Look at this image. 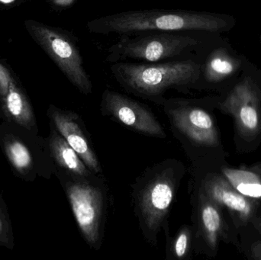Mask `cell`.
<instances>
[{
	"label": "cell",
	"mask_w": 261,
	"mask_h": 260,
	"mask_svg": "<svg viewBox=\"0 0 261 260\" xmlns=\"http://www.w3.org/2000/svg\"><path fill=\"white\" fill-rule=\"evenodd\" d=\"M52 118L61 135L76 151L81 160L89 169L95 172H100L101 167L94 152L89 145L81 127L76 122L74 114L55 110Z\"/></svg>",
	"instance_id": "obj_12"
},
{
	"label": "cell",
	"mask_w": 261,
	"mask_h": 260,
	"mask_svg": "<svg viewBox=\"0 0 261 260\" xmlns=\"http://www.w3.org/2000/svg\"><path fill=\"white\" fill-rule=\"evenodd\" d=\"M14 1H15V0H0V2L3 3H10Z\"/></svg>",
	"instance_id": "obj_23"
},
{
	"label": "cell",
	"mask_w": 261,
	"mask_h": 260,
	"mask_svg": "<svg viewBox=\"0 0 261 260\" xmlns=\"http://www.w3.org/2000/svg\"><path fill=\"white\" fill-rule=\"evenodd\" d=\"M252 225L261 236V209L252 221Z\"/></svg>",
	"instance_id": "obj_21"
},
{
	"label": "cell",
	"mask_w": 261,
	"mask_h": 260,
	"mask_svg": "<svg viewBox=\"0 0 261 260\" xmlns=\"http://www.w3.org/2000/svg\"><path fill=\"white\" fill-rule=\"evenodd\" d=\"M5 105L8 112L18 123L25 126L30 125L32 120L30 107L22 93L12 82H9L7 93L5 95Z\"/></svg>",
	"instance_id": "obj_15"
},
{
	"label": "cell",
	"mask_w": 261,
	"mask_h": 260,
	"mask_svg": "<svg viewBox=\"0 0 261 260\" xmlns=\"http://www.w3.org/2000/svg\"><path fill=\"white\" fill-rule=\"evenodd\" d=\"M256 230V229H255ZM258 238L252 241L251 244H245L241 245V248L245 255L251 259L261 260V236L258 233Z\"/></svg>",
	"instance_id": "obj_19"
},
{
	"label": "cell",
	"mask_w": 261,
	"mask_h": 260,
	"mask_svg": "<svg viewBox=\"0 0 261 260\" xmlns=\"http://www.w3.org/2000/svg\"><path fill=\"white\" fill-rule=\"evenodd\" d=\"M174 180L164 174L153 178L141 194L140 209L149 230H158L174 196Z\"/></svg>",
	"instance_id": "obj_11"
},
{
	"label": "cell",
	"mask_w": 261,
	"mask_h": 260,
	"mask_svg": "<svg viewBox=\"0 0 261 260\" xmlns=\"http://www.w3.org/2000/svg\"><path fill=\"white\" fill-rule=\"evenodd\" d=\"M121 1H124V0H121Z\"/></svg>",
	"instance_id": "obj_25"
},
{
	"label": "cell",
	"mask_w": 261,
	"mask_h": 260,
	"mask_svg": "<svg viewBox=\"0 0 261 260\" xmlns=\"http://www.w3.org/2000/svg\"><path fill=\"white\" fill-rule=\"evenodd\" d=\"M208 70L211 73L225 75L232 72L233 67L228 61L220 57H214L208 64Z\"/></svg>",
	"instance_id": "obj_18"
},
{
	"label": "cell",
	"mask_w": 261,
	"mask_h": 260,
	"mask_svg": "<svg viewBox=\"0 0 261 260\" xmlns=\"http://www.w3.org/2000/svg\"><path fill=\"white\" fill-rule=\"evenodd\" d=\"M190 241V232L188 228H184L179 232L173 245V251L177 258L186 256L189 250Z\"/></svg>",
	"instance_id": "obj_17"
},
{
	"label": "cell",
	"mask_w": 261,
	"mask_h": 260,
	"mask_svg": "<svg viewBox=\"0 0 261 260\" xmlns=\"http://www.w3.org/2000/svg\"><path fill=\"white\" fill-rule=\"evenodd\" d=\"M5 230V224L3 220L2 219L1 217H0V235L4 232Z\"/></svg>",
	"instance_id": "obj_22"
},
{
	"label": "cell",
	"mask_w": 261,
	"mask_h": 260,
	"mask_svg": "<svg viewBox=\"0 0 261 260\" xmlns=\"http://www.w3.org/2000/svg\"><path fill=\"white\" fill-rule=\"evenodd\" d=\"M196 44V41L187 35L173 32L123 35L108 49L109 63L138 61L159 63L172 61L182 56Z\"/></svg>",
	"instance_id": "obj_3"
},
{
	"label": "cell",
	"mask_w": 261,
	"mask_h": 260,
	"mask_svg": "<svg viewBox=\"0 0 261 260\" xmlns=\"http://www.w3.org/2000/svg\"><path fill=\"white\" fill-rule=\"evenodd\" d=\"M227 214L219 205L210 199L201 191L199 196V225L205 245L212 253L216 254L221 241L241 248L239 234Z\"/></svg>",
	"instance_id": "obj_9"
},
{
	"label": "cell",
	"mask_w": 261,
	"mask_h": 260,
	"mask_svg": "<svg viewBox=\"0 0 261 260\" xmlns=\"http://www.w3.org/2000/svg\"><path fill=\"white\" fill-rule=\"evenodd\" d=\"M0 77H2L1 73H0Z\"/></svg>",
	"instance_id": "obj_24"
},
{
	"label": "cell",
	"mask_w": 261,
	"mask_h": 260,
	"mask_svg": "<svg viewBox=\"0 0 261 260\" xmlns=\"http://www.w3.org/2000/svg\"><path fill=\"white\" fill-rule=\"evenodd\" d=\"M50 146L54 157L64 169L81 177L90 175L85 163L63 136L54 134Z\"/></svg>",
	"instance_id": "obj_14"
},
{
	"label": "cell",
	"mask_w": 261,
	"mask_h": 260,
	"mask_svg": "<svg viewBox=\"0 0 261 260\" xmlns=\"http://www.w3.org/2000/svg\"><path fill=\"white\" fill-rule=\"evenodd\" d=\"M102 105L119 122L136 131L150 135L165 136L162 127L150 111L121 93L106 90L102 96Z\"/></svg>",
	"instance_id": "obj_10"
},
{
	"label": "cell",
	"mask_w": 261,
	"mask_h": 260,
	"mask_svg": "<svg viewBox=\"0 0 261 260\" xmlns=\"http://www.w3.org/2000/svg\"><path fill=\"white\" fill-rule=\"evenodd\" d=\"M76 1H81V0H51V3L57 7L65 9L73 6Z\"/></svg>",
	"instance_id": "obj_20"
},
{
	"label": "cell",
	"mask_w": 261,
	"mask_h": 260,
	"mask_svg": "<svg viewBox=\"0 0 261 260\" xmlns=\"http://www.w3.org/2000/svg\"><path fill=\"white\" fill-rule=\"evenodd\" d=\"M26 27L68 80L83 94H90L93 85L76 38L64 31L35 21H28Z\"/></svg>",
	"instance_id": "obj_4"
},
{
	"label": "cell",
	"mask_w": 261,
	"mask_h": 260,
	"mask_svg": "<svg viewBox=\"0 0 261 260\" xmlns=\"http://www.w3.org/2000/svg\"><path fill=\"white\" fill-rule=\"evenodd\" d=\"M221 109L234 120V142L241 152L254 151L261 142V102L250 94H236Z\"/></svg>",
	"instance_id": "obj_6"
},
{
	"label": "cell",
	"mask_w": 261,
	"mask_h": 260,
	"mask_svg": "<svg viewBox=\"0 0 261 260\" xmlns=\"http://www.w3.org/2000/svg\"><path fill=\"white\" fill-rule=\"evenodd\" d=\"M67 196L76 222L86 241L94 246L99 240L102 196L99 189L84 183L67 187Z\"/></svg>",
	"instance_id": "obj_7"
},
{
	"label": "cell",
	"mask_w": 261,
	"mask_h": 260,
	"mask_svg": "<svg viewBox=\"0 0 261 260\" xmlns=\"http://www.w3.org/2000/svg\"><path fill=\"white\" fill-rule=\"evenodd\" d=\"M176 128L199 146L225 154L213 116L201 108L182 106L170 111Z\"/></svg>",
	"instance_id": "obj_8"
},
{
	"label": "cell",
	"mask_w": 261,
	"mask_h": 260,
	"mask_svg": "<svg viewBox=\"0 0 261 260\" xmlns=\"http://www.w3.org/2000/svg\"><path fill=\"white\" fill-rule=\"evenodd\" d=\"M202 192L226 212L239 235L252 225L261 209L239 193L219 172L208 174L202 183Z\"/></svg>",
	"instance_id": "obj_5"
},
{
	"label": "cell",
	"mask_w": 261,
	"mask_h": 260,
	"mask_svg": "<svg viewBox=\"0 0 261 260\" xmlns=\"http://www.w3.org/2000/svg\"><path fill=\"white\" fill-rule=\"evenodd\" d=\"M6 153L13 166L18 170L29 169L32 165V156L28 148L21 142L12 140L8 143Z\"/></svg>",
	"instance_id": "obj_16"
},
{
	"label": "cell",
	"mask_w": 261,
	"mask_h": 260,
	"mask_svg": "<svg viewBox=\"0 0 261 260\" xmlns=\"http://www.w3.org/2000/svg\"><path fill=\"white\" fill-rule=\"evenodd\" d=\"M115 79L125 88L141 95L156 96L170 88L194 83L199 68L191 60L159 63L118 62L110 67Z\"/></svg>",
	"instance_id": "obj_2"
},
{
	"label": "cell",
	"mask_w": 261,
	"mask_h": 260,
	"mask_svg": "<svg viewBox=\"0 0 261 260\" xmlns=\"http://www.w3.org/2000/svg\"><path fill=\"white\" fill-rule=\"evenodd\" d=\"M214 20L205 14L185 10H133L88 21L87 28L98 35H137L148 32H182L213 28Z\"/></svg>",
	"instance_id": "obj_1"
},
{
	"label": "cell",
	"mask_w": 261,
	"mask_h": 260,
	"mask_svg": "<svg viewBox=\"0 0 261 260\" xmlns=\"http://www.w3.org/2000/svg\"><path fill=\"white\" fill-rule=\"evenodd\" d=\"M219 172L244 196L261 208V163L248 168H234L221 165Z\"/></svg>",
	"instance_id": "obj_13"
}]
</instances>
